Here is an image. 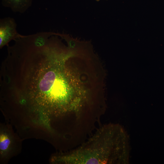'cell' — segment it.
<instances>
[{"instance_id":"cell-4","label":"cell","mask_w":164,"mask_h":164,"mask_svg":"<svg viewBox=\"0 0 164 164\" xmlns=\"http://www.w3.org/2000/svg\"><path fill=\"white\" fill-rule=\"evenodd\" d=\"M4 7L9 8L13 12L23 13L31 6L32 0H1Z\"/></svg>"},{"instance_id":"cell-2","label":"cell","mask_w":164,"mask_h":164,"mask_svg":"<svg viewBox=\"0 0 164 164\" xmlns=\"http://www.w3.org/2000/svg\"><path fill=\"white\" fill-rule=\"evenodd\" d=\"M129 153L125 130L118 124L111 123L100 128L86 142L56 160L70 164H127Z\"/></svg>"},{"instance_id":"cell-3","label":"cell","mask_w":164,"mask_h":164,"mask_svg":"<svg viewBox=\"0 0 164 164\" xmlns=\"http://www.w3.org/2000/svg\"><path fill=\"white\" fill-rule=\"evenodd\" d=\"M17 24L15 19L8 17L0 19V48L9 45V42L21 37L16 30Z\"/></svg>"},{"instance_id":"cell-6","label":"cell","mask_w":164,"mask_h":164,"mask_svg":"<svg viewBox=\"0 0 164 164\" xmlns=\"http://www.w3.org/2000/svg\"><path fill=\"white\" fill-rule=\"evenodd\" d=\"M97 0V1H99V0Z\"/></svg>"},{"instance_id":"cell-1","label":"cell","mask_w":164,"mask_h":164,"mask_svg":"<svg viewBox=\"0 0 164 164\" xmlns=\"http://www.w3.org/2000/svg\"><path fill=\"white\" fill-rule=\"evenodd\" d=\"M53 40L32 37L15 46L3 69L1 90L35 107L57 114L70 112L83 97V79L65 47Z\"/></svg>"},{"instance_id":"cell-5","label":"cell","mask_w":164,"mask_h":164,"mask_svg":"<svg viewBox=\"0 0 164 164\" xmlns=\"http://www.w3.org/2000/svg\"><path fill=\"white\" fill-rule=\"evenodd\" d=\"M11 138L7 132H2L0 135V152L1 154H6L9 150L11 146Z\"/></svg>"}]
</instances>
